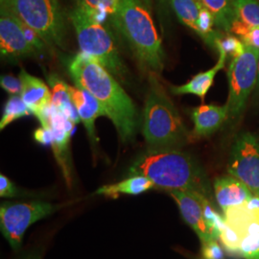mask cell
I'll return each instance as SVG.
<instances>
[{
    "mask_svg": "<svg viewBox=\"0 0 259 259\" xmlns=\"http://www.w3.org/2000/svg\"><path fill=\"white\" fill-rule=\"evenodd\" d=\"M67 69L75 85L88 91L101 105L121 141H133L138 129V111L117 79L98 61L83 52L76 54L67 62Z\"/></svg>",
    "mask_w": 259,
    "mask_h": 259,
    "instance_id": "6da1fadb",
    "label": "cell"
},
{
    "mask_svg": "<svg viewBox=\"0 0 259 259\" xmlns=\"http://www.w3.org/2000/svg\"><path fill=\"white\" fill-rule=\"evenodd\" d=\"M149 178L156 188L189 190L211 199V188L204 169L190 155L180 150L148 149L130 168L129 176Z\"/></svg>",
    "mask_w": 259,
    "mask_h": 259,
    "instance_id": "7a4b0ae2",
    "label": "cell"
},
{
    "mask_svg": "<svg viewBox=\"0 0 259 259\" xmlns=\"http://www.w3.org/2000/svg\"><path fill=\"white\" fill-rule=\"evenodd\" d=\"M111 23L124 37L139 64L150 73L164 68L165 54L154 20L141 0H121Z\"/></svg>",
    "mask_w": 259,
    "mask_h": 259,
    "instance_id": "3957f363",
    "label": "cell"
},
{
    "mask_svg": "<svg viewBox=\"0 0 259 259\" xmlns=\"http://www.w3.org/2000/svg\"><path fill=\"white\" fill-rule=\"evenodd\" d=\"M142 135L152 150H180L192 136L154 73L150 74L142 112Z\"/></svg>",
    "mask_w": 259,
    "mask_h": 259,
    "instance_id": "277c9868",
    "label": "cell"
},
{
    "mask_svg": "<svg viewBox=\"0 0 259 259\" xmlns=\"http://www.w3.org/2000/svg\"><path fill=\"white\" fill-rule=\"evenodd\" d=\"M81 52L98 61L111 74L126 83L128 69L124 65L111 33L81 2L75 4L69 13Z\"/></svg>",
    "mask_w": 259,
    "mask_h": 259,
    "instance_id": "5b68a950",
    "label": "cell"
},
{
    "mask_svg": "<svg viewBox=\"0 0 259 259\" xmlns=\"http://www.w3.org/2000/svg\"><path fill=\"white\" fill-rule=\"evenodd\" d=\"M47 46L65 47V14L59 0H0Z\"/></svg>",
    "mask_w": 259,
    "mask_h": 259,
    "instance_id": "8992f818",
    "label": "cell"
},
{
    "mask_svg": "<svg viewBox=\"0 0 259 259\" xmlns=\"http://www.w3.org/2000/svg\"><path fill=\"white\" fill-rule=\"evenodd\" d=\"M259 49L245 45L244 52L232 58L228 69L229 116L236 119L245 110L258 76Z\"/></svg>",
    "mask_w": 259,
    "mask_h": 259,
    "instance_id": "52a82bcc",
    "label": "cell"
},
{
    "mask_svg": "<svg viewBox=\"0 0 259 259\" xmlns=\"http://www.w3.org/2000/svg\"><path fill=\"white\" fill-rule=\"evenodd\" d=\"M60 206L45 202L3 203L0 206V229L14 250H19L28 228L55 212Z\"/></svg>",
    "mask_w": 259,
    "mask_h": 259,
    "instance_id": "ba28073f",
    "label": "cell"
},
{
    "mask_svg": "<svg viewBox=\"0 0 259 259\" xmlns=\"http://www.w3.org/2000/svg\"><path fill=\"white\" fill-rule=\"evenodd\" d=\"M225 222L235 232L240 254L245 259H259V197L245 204L224 210Z\"/></svg>",
    "mask_w": 259,
    "mask_h": 259,
    "instance_id": "9c48e42d",
    "label": "cell"
},
{
    "mask_svg": "<svg viewBox=\"0 0 259 259\" xmlns=\"http://www.w3.org/2000/svg\"><path fill=\"white\" fill-rule=\"evenodd\" d=\"M230 175L239 180L259 197V140L250 133L240 135L233 144L229 163Z\"/></svg>",
    "mask_w": 259,
    "mask_h": 259,
    "instance_id": "30bf717a",
    "label": "cell"
},
{
    "mask_svg": "<svg viewBox=\"0 0 259 259\" xmlns=\"http://www.w3.org/2000/svg\"><path fill=\"white\" fill-rule=\"evenodd\" d=\"M0 52L2 58L18 59L40 53L28 39L21 20L0 2Z\"/></svg>",
    "mask_w": 259,
    "mask_h": 259,
    "instance_id": "8fae6325",
    "label": "cell"
},
{
    "mask_svg": "<svg viewBox=\"0 0 259 259\" xmlns=\"http://www.w3.org/2000/svg\"><path fill=\"white\" fill-rule=\"evenodd\" d=\"M40 125L48 127L52 134L51 147L58 165L62 169L66 185H71L69 142L75 124L50 107L37 118Z\"/></svg>",
    "mask_w": 259,
    "mask_h": 259,
    "instance_id": "7c38bea8",
    "label": "cell"
},
{
    "mask_svg": "<svg viewBox=\"0 0 259 259\" xmlns=\"http://www.w3.org/2000/svg\"><path fill=\"white\" fill-rule=\"evenodd\" d=\"M169 193L176 201L185 222L196 232L202 244L214 239L204 219L202 199L205 196L189 190H170Z\"/></svg>",
    "mask_w": 259,
    "mask_h": 259,
    "instance_id": "4fadbf2b",
    "label": "cell"
},
{
    "mask_svg": "<svg viewBox=\"0 0 259 259\" xmlns=\"http://www.w3.org/2000/svg\"><path fill=\"white\" fill-rule=\"evenodd\" d=\"M67 89L92 144L96 145L98 139L95 131V121L100 116H106L105 111L99 102L88 91L69 84H67Z\"/></svg>",
    "mask_w": 259,
    "mask_h": 259,
    "instance_id": "5bb4252c",
    "label": "cell"
},
{
    "mask_svg": "<svg viewBox=\"0 0 259 259\" xmlns=\"http://www.w3.org/2000/svg\"><path fill=\"white\" fill-rule=\"evenodd\" d=\"M19 79L22 85L20 96L32 113L38 118L51 107L52 93L47 83L29 74L23 68L19 73Z\"/></svg>",
    "mask_w": 259,
    "mask_h": 259,
    "instance_id": "9a60e30c",
    "label": "cell"
},
{
    "mask_svg": "<svg viewBox=\"0 0 259 259\" xmlns=\"http://www.w3.org/2000/svg\"><path fill=\"white\" fill-rule=\"evenodd\" d=\"M228 116V104L224 106L202 105L195 108L191 111V117L194 124L192 137L200 139L211 136L221 128Z\"/></svg>",
    "mask_w": 259,
    "mask_h": 259,
    "instance_id": "2e32d148",
    "label": "cell"
},
{
    "mask_svg": "<svg viewBox=\"0 0 259 259\" xmlns=\"http://www.w3.org/2000/svg\"><path fill=\"white\" fill-rule=\"evenodd\" d=\"M213 187L216 201L223 211L230 207L247 204L254 196L247 185L232 176L217 178Z\"/></svg>",
    "mask_w": 259,
    "mask_h": 259,
    "instance_id": "e0dca14e",
    "label": "cell"
},
{
    "mask_svg": "<svg viewBox=\"0 0 259 259\" xmlns=\"http://www.w3.org/2000/svg\"><path fill=\"white\" fill-rule=\"evenodd\" d=\"M219 52V59L216 65L212 68L198 73L195 75L192 79H190L187 83L182 85H175L171 87V93L175 95H183V94H193L198 97H200L202 100H204L206 93L210 90L214 83V79L216 74L225 67L226 61L228 59V56L226 55L222 51Z\"/></svg>",
    "mask_w": 259,
    "mask_h": 259,
    "instance_id": "ac0fdd59",
    "label": "cell"
},
{
    "mask_svg": "<svg viewBox=\"0 0 259 259\" xmlns=\"http://www.w3.org/2000/svg\"><path fill=\"white\" fill-rule=\"evenodd\" d=\"M48 83L51 87L52 102L51 107L57 112L64 115L68 120L77 124L80 120L79 114L72 102L71 96L67 89V83L60 79L57 75L50 74L48 77Z\"/></svg>",
    "mask_w": 259,
    "mask_h": 259,
    "instance_id": "d6986e66",
    "label": "cell"
},
{
    "mask_svg": "<svg viewBox=\"0 0 259 259\" xmlns=\"http://www.w3.org/2000/svg\"><path fill=\"white\" fill-rule=\"evenodd\" d=\"M156 188L154 183L145 176L136 175L130 176L119 183L112 185H103L97 189L96 194L104 195L110 198H117L121 194L139 195Z\"/></svg>",
    "mask_w": 259,
    "mask_h": 259,
    "instance_id": "ffe728a7",
    "label": "cell"
},
{
    "mask_svg": "<svg viewBox=\"0 0 259 259\" xmlns=\"http://www.w3.org/2000/svg\"><path fill=\"white\" fill-rule=\"evenodd\" d=\"M208 10L215 19L218 30L231 33L233 22L237 19L234 8V0H197Z\"/></svg>",
    "mask_w": 259,
    "mask_h": 259,
    "instance_id": "44dd1931",
    "label": "cell"
},
{
    "mask_svg": "<svg viewBox=\"0 0 259 259\" xmlns=\"http://www.w3.org/2000/svg\"><path fill=\"white\" fill-rule=\"evenodd\" d=\"M170 3L178 19L196 32L201 4L197 0H170Z\"/></svg>",
    "mask_w": 259,
    "mask_h": 259,
    "instance_id": "7402d4cb",
    "label": "cell"
},
{
    "mask_svg": "<svg viewBox=\"0 0 259 259\" xmlns=\"http://www.w3.org/2000/svg\"><path fill=\"white\" fill-rule=\"evenodd\" d=\"M33 114L32 111L23 102L20 95H10L7 102L4 107L3 115L0 120V130L5 129L11 123L14 121L20 119L22 117Z\"/></svg>",
    "mask_w": 259,
    "mask_h": 259,
    "instance_id": "603a6c76",
    "label": "cell"
},
{
    "mask_svg": "<svg viewBox=\"0 0 259 259\" xmlns=\"http://www.w3.org/2000/svg\"><path fill=\"white\" fill-rule=\"evenodd\" d=\"M237 19L246 24L259 27V0H234Z\"/></svg>",
    "mask_w": 259,
    "mask_h": 259,
    "instance_id": "cb8c5ba5",
    "label": "cell"
},
{
    "mask_svg": "<svg viewBox=\"0 0 259 259\" xmlns=\"http://www.w3.org/2000/svg\"><path fill=\"white\" fill-rule=\"evenodd\" d=\"M121 0H81L83 7L90 11L96 18H112L120 5Z\"/></svg>",
    "mask_w": 259,
    "mask_h": 259,
    "instance_id": "d4e9b609",
    "label": "cell"
},
{
    "mask_svg": "<svg viewBox=\"0 0 259 259\" xmlns=\"http://www.w3.org/2000/svg\"><path fill=\"white\" fill-rule=\"evenodd\" d=\"M215 48L224 52L228 57L235 58L244 52L245 44L240 38L231 35V33L222 32L215 41Z\"/></svg>",
    "mask_w": 259,
    "mask_h": 259,
    "instance_id": "484cf974",
    "label": "cell"
},
{
    "mask_svg": "<svg viewBox=\"0 0 259 259\" xmlns=\"http://www.w3.org/2000/svg\"><path fill=\"white\" fill-rule=\"evenodd\" d=\"M231 33L239 36L245 45L259 49V27L250 26L237 19L232 24Z\"/></svg>",
    "mask_w": 259,
    "mask_h": 259,
    "instance_id": "4316f807",
    "label": "cell"
},
{
    "mask_svg": "<svg viewBox=\"0 0 259 259\" xmlns=\"http://www.w3.org/2000/svg\"><path fill=\"white\" fill-rule=\"evenodd\" d=\"M1 88L9 93L10 95H20L21 93V81L12 75H1L0 77Z\"/></svg>",
    "mask_w": 259,
    "mask_h": 259,
    "instance_id": "83f0119b",
    "label": "cell"
},
{
    "mask_svg": "<svg viewBox=\"0 0 259 259\" xmlns=\"http://www.w3.org/2000/svg\"><path fill=\"white\" fill-rule=\"evenodd\" d=\"M202 254L204 259H225V253L216 239L202 244Z\"/></svg>",
    "mask_w": 259,
    "mask_h": 259,
    "instance_id": "f1b7e54d",
    "label": "cell"
},
{
    "mask_svg": "<svg viewBox=\"0 0 259 259\" xmlns=\"http://www.w3.org/2000/svg\"><path fill=\"white\" fill-rule=\"evenodd\" d=\"M18 195V189L12 181L3 174L0 175V196L3 198H12Z\"/></svg>",
    "mask_w": 259,
    "mask_h": 259,
    "instance_id": "f546056e",
    "label": "cell"
},
{
    "mask_svg": "<svg viewBox=\"0 0 259 259\" xmlns=\"http://www.w3.org/2000/svg\"><path fill=\"white\" fill-rule=\"evenodd\" d=\"M34 139L42 145H50L51 146V142H52L51 131L48 127L40 126V128L35 131Z\"/></svg>",
    "mask_w": 259,
    "mask_h": 259,
    "instance_id": "4dcf8cb0",
    "label": "cell"
},
{
    "mask_svg": "<svg viewBox=\"0 0 259 259\" xmlns=\"http://www.w3.org/2000/svg\"><path fill=\"white\" fill-rule=\"evenodd\" d=\"M21 259H41V254L40 252H37V251H32Z\"/></svg>",
    "mask_w": 259,
    "mask_h": 259,
    "instance_id": "1f68e13d",
    "label": "cell"
},
{
    "mask_svg": "<svg viewBox=\"0 0 259 259\" xmlns=\"http://www.w3.org/2000/svg\"><path fill=\"white\" fill-rule=\"evenodd\" d=\"M254 91H255V93H256V95H259V63H258V76H257V82H256V85H255V89H254Z\"/></svg>",
    "mask_w": 259,
    "mask_h": 259,
    "instance_id": "d6a6232c",
    "label": "cell"
},
{
    "mask_svg": "<svg viewBox=\"0 0 259 259\" xmlns=\"http://www.w3.org/2000/svg\"><path fill=\"white\" fill-rule=\"evenodd\" d=\"M73 1H74L75 4H78V3H79L81 0H73Z\"/></svg>",
    "mask_w": 259,
    "mask_h": 259,
    "instance_id": "836d02e7",
    "label": "cell"
}]
</instances>
